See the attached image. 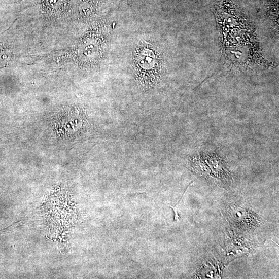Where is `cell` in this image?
Segmentation results:
<instances>
[{
	"mask_svg": "<svg viewBox=\"0 0 279 279\" xmlns=\"http://www.w3.org/2000/svg\"><path fill=\"white\" fill-rule=\"evenodd\" d=\"M189 186L187 187V188L186 189L185 191H184V192L183 193V195H182V197L181 198V199L179 200V201H178V203L175 205L176 206L175 207H172V206H170V207H171L174 212H175V221H178L180 219V217L179 216V214H178V210H177V205L179 204V203H180V202L181 201L182 199L183 198L184 194H185V193L186 192L187 188H188Z\"/></svg>",
	"mask_w": 279,
	"mask_h": 279,
	"instance_id": "1",
	"label": "cell"
}]
</instances>
